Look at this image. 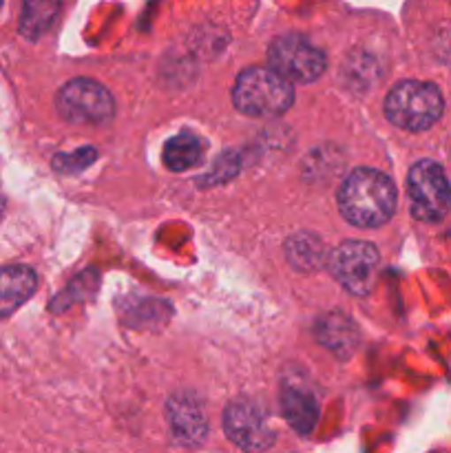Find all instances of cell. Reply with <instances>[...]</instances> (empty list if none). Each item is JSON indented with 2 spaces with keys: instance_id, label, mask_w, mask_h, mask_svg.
Instances as JSON below:
<instances>
[{
  "instance_id": "cell-16",
  "label": "cell",
  "mask_w": 451,
  "mask_h": 453,
  "mask_svg": "<svg viewBox=\"0 0 451 453\" xmlns=\"http://www.w3.org/2000/svg\"><path fill=\"white\" fill-rule=\"evenodd\" d=\"M3 211H4V202H3V197H0V217H3Z\"/></svg>"
},
{
  "instance_id": "cell-8",
  "label": "cell",
  "mask_w": 451,
  "mask_h": 453,
  "mask_svg": "<svg viewBox=\"0 0 451 453\" xmlns=\"http://www.w3.org/2000/svg\"><path fill=\"white\" fill-rule=\"evenodd\" d=\"M224 429L230 441L248 453H264L274 442V432L265 414L248 401L228 405L224 414Z\"/></svg>"
},
{
  "instance_id": "cell-15",
  "label": "cell",
  "mask_w": 451,
  "mask_h": 453,
  "mask_svg": "<svg viewBox=\"0 0 451 453\" xmlns=\"http://www.w3.org/2000/svg\"><path fill=\"white\" fill-rule=\"evenodd\" d=\"M287 257H290L292 265L301 270H314L323 264V243L321 239L314 234H296L287 242Z\"/></svg>"
},
{
  "instance_id": "cell-4",
  "label": "cell",
  "mask_w": 451,
  "mask_h": 453,
  "mask_svg": "<svg viewBox=\"0 0 451 453\" xmlns=\"http://www.w3.org/2000/svg\"><path fill=\"white\" fill-rule=\"evenodd\" d=\"M407 193L411 212L420 221H440L451 208V186L440 164L432 159H423L411 166Z\"/></svg>"
},
{
  "instance_id": "cell-11",
  "label": "cell",
  "mask_w": 451,
  "mask_h": 453,
  "mask_svg": "<svg viewBox=\"0 0 451 453\" xmlns=\"http://www.w3.org/2000/svg\"><path fill=\"white\" fill-rule=\"evenodd\" d=\"M317 339L318 343L325 345L334 354L348 357L358 343V330L354 326L352 319H348L340 312L325 314L321 321L317 323Z\"/></svg>"
},
{
  "instance_id": "cell-10",
  "label": "cell",
  "mask_w": 451,
  "mask_h": 453,
  "mask_svg": "<svg viewBox=\"0 0 451 453\" xmlns=\"http://www.w3.org/2000/svg\"><path fill=\"white\" fill-rule=\"evenodd\" d=\"M38 288V277L27 265L0 268V319H7L31 299Z\"/></svg>"
},
{
  "instance_id": "cell-1",
  "label": "cell",
  "mask_w": 451,
  "mask_h": 453,
  "mask_svg": "<svg viewBox=\"0 0 451 453\" xmlns=\"http://www.w3.org/2000/svg\"><path fill=\"white\" fill-rule=\"evenodd\" d=\"M396 186L376 168H356L339 190V208L349 224L378 228L396 211Z\"/></svg>"
},
{
  "instance_id": "cell-7",
  "label": "cell",
  "mask_w": 451,
  "mask_h": 453,
  "mask_svg": "<svg viewBox=\"0 0 451 453\" xmlns=\"http://www.w3.org/2000/svg\"><path fill=\"white\" fill-rule=\"evenodd\" d=\"M332 274L348 292L370 295L378 273V250L367 242H345L332 252Z\"/></svg>"
},
{
  "instance_id": "cell-12",
  "label": "cell",
  "mask_w": 451,
  "mask_h": 453,
  "mask_svg": "<svg viewBox=\"0 0 451 453\" xmlns=\"http://www.w3.org/2000/svg\"><path fill=\"white\" fill-rule=\"evenodd\" d=\"M283 418L299 434H310L317 425L318 405L310 392L301 388H286L281 392Z\"/></svg>"
},
{
  "instance_id": "cell-5",
  "label": "cell",
  "mask_w": 451,
  "mask_h": 453,
  "mask_svg": "<svg viewBox=\"0 0 451 453\" xmlns=\"http://www.w3.org/2000/svg\"><path fill=\"white\" fill-rule=\"evenodd\" d=\"M57 113L71 124H106L115 113L111 93L93 80L78 78L57 93Z\"/></svg>"
},
{
  "instance_id": "cell-6",
  "label": "cell",
  "mask_w": 451,
  "mask_h": 453,
  "mask_svg": "<svg viewBox=\"0 0 451 453\" xmlns=\"http://www.w3.org/2000/svg\"><path fill=\"white\" fill-rule=\"evenodd\" d=\"M270 66L287 82H314L325 71V56L299 35H281L270 44Z\"/></svg>"
},
{
  "instance_id": "cell-3",
  "label": "cell",
  "mask_w": 451,
  "mask_h": 453,
  "mask_svg": "<svg viewBox=\"0 0 451 453\" xmlns=\"http://www.w3.org/2000/svg\"><path fill=\"white\" fill-rule=\"evenodd\" d=\"M442 96L438 87L418 80L396 84L385 97V115L405 131H424L442 115Z\"/></svg>"
},
{
  "instance_id": "cell-13",
  "label": "cell",
  "mask_w": 451,
  "mask_h": 453,
  "mask_svg": "<svg viewBox=\"0 0 451 453\" xmlns=\"http://www.w3.org/2000/svg\"><path fill=\"white\" fill-rule=\"evenodd\" d=\"M60 7L62 0H22L20 34L29 40H38L53 25Z\"/></svg>"
},
{
  "instance_id": "cell-17",
  "label": "cell",
  "mask_w": 451,
  "mask_h": 453,
  "mask_svg": "<svg viewBox=\"0 0 451 453\" xmlns=\"http://www.w3.org/2000/svg\"><path fill=\"white\" fill-rule=\"evenodd\" d=\"M0 4H3V0H0Z\"/></svg>"
},
{
  "instance_id": "cell-9",
  "label": "cell",
  "mask_w": 451,
  "mask_h": 453,
  "mask_svg": "<svg viewBox=\"0 0 451 453\" xmlns=\"http://www.w3.org/2000/svg\"><path fill=\"white\" fill-rule=\"evenodd\" d=\"M171 432L181 445H197L206 436V416L193 396H175L168 403Z\"/></svg>"
},
{
  "instance_id": "cell-2",
  "label": "cell",
  "mask_w": 451,
  "mask_h": 453,
  "mask_svg": "<svg viewBox=\"0 0 451 453\" xmlns=\"http://www.w3.org/2000/svg\"><path fill=\"white\" fill-rule=\"evenodd\" d=\"M233 100L241 113L252 115V118H270V115H281L290 109L294 91H292V84L272 69L252 66L243 71L234 82Z\"/></svg>"
},
{
  "instance_id": "cell-14",
  "label": "cell",
  "mask_w": 451,
  "mask_h": 453,
  "mask_svg": "<svg viewBox=\"0 0 451 453\" xmlns=\"http://www.w3.org/2000/svg\"><path fill=\"white\" fill-rule=\"evenodd\" d=\"M202 153V142L195 135H190V133H181V135H175L172 140H168V144L164 146V164L171 171L184 173L188 168H193L195 164H199Z\"/></svg>"
}]
</instances>
